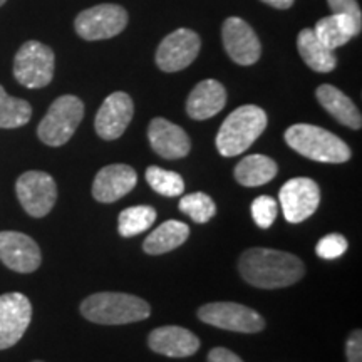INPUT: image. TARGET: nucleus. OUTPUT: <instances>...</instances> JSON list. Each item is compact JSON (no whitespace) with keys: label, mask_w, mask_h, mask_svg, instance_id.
Wrapping results in <instances>:
<instances>
[{"label":"nucleus","mask_w":362,"mask_h":362,"mask_svg":"<svg viewBox=\"0 0 362 362\" xmlns=\"http://www.w3.org/2000/svg\"><path fill=\"white\" fill-rule=\"evenodd\" d=\"M0 260L13 272L30 274L37 270L42 255L29 235L21 232H0Z\"/></svg>","instance_id":"15"},{"label":"nucleus","mask_w":362,"mask_h":362,"mask_svg":"<svg viewBox=\"0 0 362 362\" xmlns=\"http://www.w3.org/2000/svg\"><path fill=\"white\" fill-rule=\"evenodd\" d=\"M156 220V210L149 205H138L126 208L117 218V232L121 237H134L151 228Z\"/></svg>","instance_id":"25"},{"label":"nucleus","mask_w":362,"mask_h":362,"mask_svg":"<svg viewBox=\"0 0 362 362\" xmlns=\"http://www.w3.org/2000/svg\"><path fill=\"white\" fill-rule=\"evenodd\" d=\"M262 2L267 4V6L274 7V8H280V11H285V8H291L296 0H262Z\"/></svg>","instance_id":"34"},{"label":"nucleus","mask_w":362,"mask_h":362,"mask_svg":"<svg viewBox=\"0 0 362 362\" xmlns=\"http://www.w3.org/2000/svg\"><path fill=\"white\" fill-rule=\"evenodd\" d=\"M188 237L189 226L187 223L178 220H168L144 238L143 250L149 255H163V253H168L183 245Z\"/></svg>","instance_id":"22"},{"label":"nucleus","mask_w":362,"mask_h":362,"mask_svg":"<svg viewBox=\"0 0 362 362\" xmlns=\"http://www.w3.org/2000/svg\"><path fill=\"white\" fill-rule=\"evenodd\" d=\"M277 203L272 197H259L252 203V218L260 228H270L277 218Z\"/></svg>","instance_id":"29"},{"label":"nucleus","mask_w":362,"mask_h":362,"mask_svg":"<svg viewBox=\"0 0 362 362\" xmlns=\"http://www.w3.org/2000/svg\"><path fill=\"white\" fill-rule=\"evenodd\" d=\"M149 349L168 357H189L200 349V339L178 325H163L149 334Z\"/></svg>","instance_id":"18"},{"label":"nucleus","mask_w":362,"mask_h":362,"mask_svg":"<svg viewBox=\"0 0 362 362\" xmlns=\"http://www.w3.org/2000/svg\"><path fill=\"white\" fill-rule=\"evenodd\" d=\"M178 206L185 215H188L189 218L197 221V223H206V221L214 218L216 214L215 202L211 200L206 193L202 192L185 194L180 200Z\"/></svg>","instance_id":"28"},{"label":"nucleus","mask_w":362,"mask_h":362,"mask_svg":"<svg viewBox=\"0 0 362 362\" xmlns=\"http://www.w3.org/2000/svg\"><path fill=\"white\" fill-rule=\"evenodd\" d=\"M16 193L27 215L42 218L56 205L57 185L44 171H27L17 180Z\"/></svg>","instance_id":"9"},{"label":"nucleus","mask_w":362,"mask_h":362,"mask_svg":"<svg viewBox=\"0 0 362 362\" xmlns=\"http://www.w3.org/2000/svg\"><path fill=\"white\" fill-rule=\"evenodd\" d=\"M128 25V12L116 4L86 8L76 17L74 29L84 40H104L121 34Z\"/></svg>","instance_id":"8"},{"label":"nucleus","mask_w":362,"mask_h":362,"mask_svg":"<svg viewBox=\"0 0 362 362\" xmlns=\"http://www.w3.org/2000/svg\"><path fill=\"white\" fill-rule=\"evenodd\" d=\"M208 362H243L235 352L225 349V347H215L208 354Z\"/></svg>","instance_id":"33"},{"label":"nucleus","mask_w":362,"mask_h":362,"mask_svg":"<svg viewBox=\"0 0 362 362\" xmlns=\"http://www.w3.org/2000/svg\"><path fill=\"white\" fill-rule=\"evenodd\" d=\"M56 57L52 49L39 40H27L13 59V78L29 89H40L51 84Z\"/></svg>","instance_id":"6"},{"label":"nucleus","mask_w":362,"mask_h":362,"mask_svg":"<svg viewBox=\"0 0 362 362\" xmlns=\"http://www.w3.org/2000/svg\"><path fill=\"white\" fill-rule=\"evenodd\" d=\"M146 181L149 187L163 197H180L185 192V181L181 175L158 166H149L146 170Z\"/></svg>","instance_id":"27"},{"label":"nucleus","mask_w":362,"mask_h":362,"mask_svg":"<svg viewBox=\"0 0 362 362\" xmlns=\"http://www.w3.org/2000/svg\"><path fill=\"white\" fill-rule=\"evenodd\" d=\"M327 6L332 13L351 17L357 25H362V13L357 0H327Z\"/></svg>","instance_id":"31"},{"label":"nucleus","mask_w":362,"mask_h":362,"mask_svg":"<svg viewBox=\"0 0 362 362\" xmlns=\"http://www.w3.org/2000/svg\"><path fill=\"white\" fill-rule=\"evenodd\" d=\"M33 116V107L24 99L12 98L0 86V128L13 129L27 124Z\"/></svg>","instance_id":"26"},{"label":"nucleus","mask_w":362,"mask_h":362,"mask_svg":"<svg viewBox=\"0 0 362 362\" xmlns=\"http://www.w3.org/2000/svg\"><path fill=\"white\" fill-rule=\"evenodd\" d=\"M315 96L319 99L320 106L329 112L330 116L336 117L339 123L347 126L351 129H361L362 117L356 104L351 101L341 89L336 86L322 84L315 90Z\"/></svg>","instance_id":"20"},{"label":"nucleus","mask_w":362,"mask_h":362,"mask_svg":"<svg viewBox=\"0 0 362 362\" xmlns=\"http://www.w3.org/2000/svg\"><path fill=\"white\" fill-rule=\"evenodd\" d=\"M81 314L94 324L121 325L148 319L151 307L143 298L119 292H99L84 298Z\"/></svg>","instance_id":"2"},{"label":"nucleus","mask_w":362,"mask_h":362,"mask_svg":"<svg viewBox=\"0 0 362 362\" xmlns=\"http://www.w3.org/2000/svg\"><path fill=\"white\" fill-rule=\"evenodd\" d=\"M285 143L298 155L319 163H346L351 148L339 136L314 124H293L285 131Z\"/></svg>","instance_id":"4"},{"label":"nucleus","mask_w":362,"mask_h":362,"mask_svg":"<svg viewBox=\"0 0 362 362\" xmlns=\"http://www.w3.org/2000/svg\"><path fill=\"white\" fill-rule=\"evenodd\" d=\"M198 319L214 327L232 332L255 334L264 330L265 320L259 312L235 302H214L198 309Z\"/></svg>","instance_id":"7"},{"label":"nucleus","mask_w":362,"mask_h":362,"mask_svg":"<svg viewBox=\"0 0 362 362\" xmlns=\"http://www.w3.org/2000/svg\"><path fill=\"white\" fill-rule=\"evenodd\" d=\"M6 2H7V0H0V7H2Z\"/></svg>","instance_id":"35"},{"label":"nucleus","mask_w":362,"mask_h":362,"mask_svg":"<svg viewBox=\"0 0 362 362\" xmlns=\"http://www.w3.org/2000/svg\"><path fill=\"white\" fill-rule=\"evenodd\" d=\"M280 205L288 223H300L315 214L320 203V192L314 180L298 176L280 188Z\"/></svg>","instance_id":"10"},{"label":"nucleus","mask_w":362,"mask_h":362,"mask_svg":"<svg viewBox=\"0 0 362 362\" xmlns=\"http://www.w3.org/2000/svg\"><path fill=\"white\" fill-rule=\"evenodd\" d=\"M33 320V305L24 293L0 296V351L16 346Z\"/></svg>","instance_id":"12"},{"label":"nucleus","mask_w":362,"mask_h":362,"mask_svg":"<svg viewBox=\"0 0 362 362\" xmlns=\"http://www.w3.org/2000/svg\"><path fill=\"white\" fill-rule=\"evenodd\" d=\"M134 115V104L126 93H112L99 107L94 128L103 139L112 141L123 136Z\"/></svg>","instance_id":"14"},{"label":"nucleus","mask_w":362,"mask_h":362,"mask_svg":"<svg viewBox=\"0 0 362 362\" xmlns=\"http://www.w3.org/2000/svg\"><path fill=\"white\" fill-rule=\"evenodd\" d=\"M200 47V35L192 29L181 27V29L166 35L158 45L156 64L165 72L183 71L198 57Z\"/></svg>","instance_id":"11"},{"label":"nucleus","mask_w":362,"mask_h":362,"mask_svg":"<svg viewBox=\"0 0 362 362\" xmlns=\"http://www.w3.org/2000/svg\"><path fill=\"white\" fill-rule=\"evenodd\" d=\"M148 138L153 151L165 160H180L187 156L192 149V141L185 129L165 117H155L149 123Z\"/></svg>","instance_id":"16"},{"label":"nucleus","mask_w":362,"mask_h":362,"mask_svg":"<svg viewBox=\"0 0 362 362\" xmlns=\"http://www.w3.org/2000/svg\"><path fill=\"white\" fill-rule=\"evenodd\" d=\"M267 128L265 111L253 104L230 112L216 134V149L221 156L232 158L247 151Z\"/></svg>","instance_id":"3"},{"label":"nucleus","mask_w":362,"mask_h":362,"mask_svg":"<svg viewBox=\"0 0 362 362\" xmlns=\"http://www.w3.org/2000/svg\"><path fill=\"white\" fill-rule=\"evenodd\" d=\"M347 250V240L339 233L325 235L319 240L315 247V253L324 260H334L342 257Z\"/></svg>","instance_id":"30"},{"label":"nucleus","mask_w":362,"mask_h":362,"mask_svg":"<svg viewBox=\"0 0 362 362\" xmlns=\"http://www.w3.org/2000/svg\"><path fill=\"white\" fill-rule=\"evenodd\" d=\"M279 166L265 155H250L235 166V180L243 187H262L277 175Z\"/></svg>","instance_id":"24"},{"label":"nucleus","mask_w":362,"mask_h":362,"mask_svg":"<svg viewBox=\"0 0 362 362\" xmlns=\"http://www.w3.org/2000/svg\"><path fill=\"white\" fill-rule=\"evenodd\" d=\"M138 183V175L128 165L104 166L94 178L93 197L101 203H115L126 197Z\"/></svg>","instance_id":"17"},{"label":"nucleus","mask_w":362,"mask_h":362,"mask_svg":"<svg viewBox=\"0 0 362 362\" xmlns=\"http://www.w3.org/2000/svg\"><path fill=\"white\" fill-rule=\"evenodd\" d=\"M225 51L238 66H252L260 59L262 45L255 30L240 17H228L221 29Z\"/></svg>","instance_id":"13"},{"label":"nucleus","mask_w":362,"mask_h":362,"mask_svg":"<svg viewBox=\"0 0 362 362\" xmlns=\"http://www.w3.org/2000/svg\"><path fill=\"white\" fill-rule=\"evenodd\" d=\"M226 104V90L223 84L215 79H205L194 86L187 101V112L192 119L203 121L214 117Z\"/></svg>","instance_id":"19"},{"label":"nucleus","mask_w":362,"mask_h":362,"mask_svg":"<svg viewBox=\"0 0 362 362\" xmlns=\"http://www.w3.org/2000/svg\"><path fill=\"white\" fill-rule=\"evenodd\" d=\"M83 117L84 104L79 98L71 96V94L57 98L39 123V139L47 146H62L76 133Z\"/></svg>","instance_id":"5"},{"label":"nucleus","mask_w":362,"mask_h":362,"mask_svg":"<svg viewBox=\"0 0 362 362\" xmlns=\"http://www.w3.org/2000/svg\"><path fill=\"white\" fill-rule=\"evenodd\" d=\"M347 362H362V332L354 330L346 344Z\"/></svg>","instance_id":"32"},{"label":"nucleus","mask_w":362,"mask_h":362,"mask_svg":"<svg viewBox=\"0 0 362 362\" xmlns=\"http://www.w3.org/2000/svg\"><path fill=\"white\" fill-rule=\"evenodd\" d=\"M297 49L304 62L315 72H330L336 69L337 56L332 49L317 39L314 29H304L298 33Z\"/></svg>","instance_id":"23"},{"label":"nucleus","mask_w":362,"mask_h":362,"mask_svg":"<svg viewBox=\"0 0 362 362\" xmlns=\"http://www.w3.org/2000/svg\"><path fill=\"white\" fill-rule=\"evenodd\" d=\"M317 39L322 42L325 47L336 51L337 47L346 45L352 37L361 34V25H357L351 17L341 16V13H332V16L324 17L317 22L314 27Z\"/></svg>","instance_id":"21"},{"label":"nucleus","mask_w":362,"mask_h":362,"mask_svg":"<svg viewBox=\"0 0 362 362\" xmlns=\"http://www.w3.org/2000/svg\"><path fill=\"white\" fill-rule=\"evenodd\" d=\"M238 270L247 284L267 291L291 287L305 274L298 257L272 248H248L240 257Z\"/></svg>","instance_id":"1"},{"label":"nucleus","mask_w":362,"mask_h":362,"mask_svg":"<svg viewBox=\"0 0 362 362\" xmlns=\"http://www.w3.org/2000/svg\"><path fill=\"white\" fill-rule=\"evenodd\" d=\"M34 362H42V361H34Z\"/></svg>","instance_id":"36"}]
</instances>
